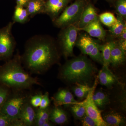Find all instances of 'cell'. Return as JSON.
Listing matches in <instances>:
<instances>
[{
    "label": "cell",
    "mask_w": 126,
    "mask_h": 126,
    "mask_svg": "<svg viewBox=\"0 0 126 126\" xmlns=\"http://www.w3.org/2000/svg\"><path fill=\"white\" fill-rule=\"evenodd\" d=\"M21 57L22 64L30 73L40 75L59 63L60 54L53 39L48 35H37L26 41Z\"/></svg>",
    "instance_id": "6da1fadb"
},
{
    "label": "cell",
    "mask_w": 126,
    "mask_h": 126,
    "mask_svg": "<svg viewBox=\"0 0 126 126\" xmlns=\"http://www.w3.org/2000/svg\"><path fill=\"white\" fill-rule=\"evenodd\" d=\"M5 62L0 66V84L13 91H23L34 85H41L38 78L25 70L18 51Z\"/></svg>",
    "instance_id": "7a4b0ae2"
},
{
    "label": "cell",
    "mask_w": 126,
    "mask_h": 126,
    "mask_svg": "<svg viewBox=\"0 0 126 126\" xmlns=\"http://www.w3.org/2000/svg\"><path fill=\"white\" fill-rule=\"evenodd\" d=\"M96 68L85 56H79L67 61L61 67L59 77L69 83L87 84L93 81Z\"/></svg>",
    "instance_id": "3957f363"
},
{
    "label": "cell",
    "mask_w": 126,
    "mask_h": 126,
    "mask_svg": "<svg viewBox=\"0 0 126 126\" xmlns=\"http://www.w3.org/2000/svg\"><path fill=\"white\" fill-rule=\"evenodd\" d=\"M88 2V0H76L67 6L58 17L53 21L54 25L63 29L76 25L81 18L84 9Z\"/></svg>",
    "instance_id": "277c9868"
},
{
    "label": "cell",
    "mask_w": 126,
    "mask_h": 126,
    "mask_svg": "<svg viewBox=\"0 0 126 126\" xmlns=\"http://www.w3.org/2000/svg\"><path fill=\"white\" fill-rule=\"evenodd\" d=\"M9 94L4 103L0 108V112L12 120L19 119L21 109L30 96L23 91H13Z\"/></svg>",
    "instance_id": "5b68a950"
},
{
    "label": "cell",
    "mask_w": 126,
    "mask_h": 126,
    "mask_svg": "<svg viewBox=\"0 0 126 126\" xmlns=\"http://www.w3.org/2000/svg\"><path fill=\"white\" fill-rule=\"evenodd\" d=\"M58 36V44L62 54L65 58L72 56L73 48L78 39V28L72 25L61 29Z\"/></svg>",
    "instance_id": "8992f818"
},
{
    "label": "cell",
    "mask_w": 126,
    "mask_h": 126,
    "mask_svg": "<svg viewBox=\"0 0 126 126\" xmlns=\"http://www.w3.org/2000/svg\"><path fill=\"white\" fill-rule=\"evenodd\" d=\"M14 24L9 22L0 29V61H6L13 57L16 44L12 32Z\"/></svg>",
    "instance_id": "52a82bcc"
},
{
    "label": "cell",
    "mask_w": 126,
    "mask_h": 126,
    "mask_svg": "<svg viewBox=\"0 0 126 126\" xmlns=\"http://www.w3.org/2000/svg\"><path fill=\"white\" fill-rule=\"evenodd\" d=\"M97 80L94 81L93 86L92 87L88 94L82 102L78 103L82 105L86 109V114L95 122L97 126H109L103 118L101 111L94 103L93 99V96L97 85Z\"/></svg>",
    "instance_id": "ba28073f"
},
{
    "label": "cell",
    "mask_w": 126,
    "mask_h": 126,
    "mask_svg": "<svg viewBox=\"0 0 126 126\" xmlns=\"http://www.w3.org/2000/svg\"><path fill=\"white\" fill-rule=\"evenodd\" d=\"M72 0H46L44 14H47L54 21L68 6Z\"/></svg>",
    "instance_id": "9c48e42d"
},
{
    "label": "cell",
    "mask_w": 126,
    "mask_h": 126,
    "mask_svg": "<svg viewBox=\"0 0 126 126\" xmlns=\"http://www.w3.org/2000/svg\"><path fill=\"white\" fill-rule=\"evenodd\" d=\"M98 19V16L96 9L92 3L88 2L79 20L75 25L78 29H81Z\"/></svg>",
    "instance_id": "30bf717a"
},
{
    "label": "cell",
    "mask_w": 126,
    "mask_h": 126,
    "mask_svg": "<svg viewBox=\"0 0 126 126\" xmlns=\"http://www.w3.org/2000/svg\"><path fill=\"white\" fill-rule=\"evenodd\" d=\"M78 29L79 31L86 32L90 36L97 38L100 40H104L106 37V31L102 26L99 19Z\"/></svg>",
    "instance_id": "8fae6325"
},
{
    "label": "cell",
    "mask_w": 126,
    "mask_h": 126,
    "mask_svg": "<svg viewBox=\"0 0 126 126\" xmlns=\"http://www.w3.org/2000/svg\"><path fill=\"white\" fill-rule=\"evenodd\" d=\"M97 41L86 33L81 34L78 37L75 46L84 54L89 55L92 51Z\"/></svg>",
    "instance_id": "7c38bea8"
},
{
    "label": "cell",
    "mask_w": 126,
    "mask_h": 126,
    "mask_svg": "<svg viewBox=\"0 0 126 126\" xmlns=\"http://www.w3.org/2000/svg\"><path fill=\"white\" fill-rule=\"evenodd\" d=\"M29 99L24 104L20 115L19 119L24 122L25 126H34L35 121L36 108L32 106Z\"/></svg>",
    "instance_id": "4fadbf2b"
},
{
    "label": "cell",
    "mask_w": 126,
    "mask_h": 126,
    "mask_svg": "<svg viewBox=\"0 0 126 126\" xmlns=\"http://www.w3.org/2000/svg\"><path fill=\"white\" fill-rule=\"evenodd\" d=\"M53 100L55 106L72 105L78 102L70 91L65 89L59 90L53 97Z\"/></svg>",
    "instance_id": "5bb4252c"
},
{
    "label": "cell",
    "mask_w": 126,
    "mask_h": 126,
    "mask_svg": "<svg viewBox=\"0 0 126 126\" xmlns=\"http://www.w3.org/2000/svg\"><path fill=\"white\" fill-rule=\"evenodd\" d=\"M98 80L100 84L108 88H110L117 83L118 81L115 75L107 66L103 65L98 73Z\"/></svg>",
    "instance_id": "9a60e30c"
},
{
    "label": "cell",
    "mask_w": 126,
    "mask_h": 126,
    "mask_svg": "<svg viewBox=\"0 0 126 126\" xmlns=\"http://www.w3.org/2000/svg\"><path fill=\"white\" fill-rule=\"evenodd\" d=\"M126 58V52L119 46L117 41H114L111 51L110 64L114 67L119 66L124 63Z\"/></svg>",
    "instance_id": "2e32d148"
},
{
    "label": "cell",
    "mask_w": 126,
    "mask_h": 126,
    "mask_svg": "<svg viewBox=\"0 0 126 126\" xmlns=\"http://www.w3.org/2000/svg\"><path fill=\"white\" fill-rule=\"evenodd\" d=\"M46 0H29L26 9L30 18L41 14H44Z\"/></svg>",
    "instance_id": "e0dca14e"
},
{
    "label": "cell",
    "mask_w": 126,
    "mask_h": 126,
    "mask_svg": "<svg viewBox=\"0 0 126 126\" xmlns=\"http://www.w3.org/2000/svg\"><path fill=\"white\" fill-rule=\"evenodd\" d=\"M68 116L66 112L60 106H55L51 109L49 121L54 124L62 125L67 122Z\"/></svg>",
    "instance_id": "ac0fdd59"
},
{
    "label": "cell",
    "mask_w": 126,
    "mask_h": 126,
    "mask_svg": "<svg viewBox=\"0 0 126 126\" xmlns=\"http://www.w3.org/2000/svg\"><path fill=\"white\" fill-rule=\"evenodd\" d=\"M102 117L109 126H124L126 123L125 118L118 113L113 111L105 113Z\"/></svg>",
    "instance_id": "d6986e66"
},
{
    "label": "cell",
    "mask_w": 126,
    "mask_h": 126,
    "mask_svg": "<svg viewBox=\"0 0 126 126\" xmlns=\"http://www.w3.org/2000/svg\"><path fill=\"white\" fill-rule=\"evenodd\" d=\"M30 18L25 8L19 5H16L15 7L12 18L14 23H17L20 24H25L29 21Z\"/></svg>",
    "instance_id": "ffe728a7"
},
{
    "label": "cell",
    "mask_w": 126,
    "mask_h": 126,
    "mask_svg": "<svg viewBox=\"0 0 126 126\" xmlns=\"http://www.w3.org/2000/svg\"><path fill=\"white\" fill-rule=\"evenodd\" d=\"M50 111L49 107L44 109L36 108L34 126H43L45 123L49 121Z\"/></svg>",
    "instance_id": "44dd1931"
},
{
    "label": "cell",
    "mask_w": 126,
    "mask_h": 126,
    "mask_svg": "<svg viewBox=\"0 0 126 126\" xmlns=\"http://www.w3.org/2000/svg\"><path fill=\"white\" fill-rule=\"evenodd\" d=\"M114 42V41H111L107 42L102 45L99 44V49L102 52L103 65L109 67L110 65L111 51Z\"/></svg>",
    "instance_id": "7402d4cb"
},
{
    "label": "cell",
    "mask_w": 126,
    "mask_h": 126,
    "mask_svg": "<svg viewBox=\"0 0 126 126\" xmlns=\"http://www.w3.org/2000/svg\"><path fill=\"white\" fill-rule=\"evenodd\" d=\"M117 21L115 24L109 27V31L111 35L113 37L118 38L120 36L124 27L126 26L124 19L118 16Z\"/></svg>",
    "instance_id": "603a6c76"
},
{
    "label": "cell",
    "mask_w": 126,
    "mask_h": 126,
    "mask_svg": "<svg viewBox=\"0 0 126 126\" xmlns=\"http://www.w3.org/2000/svg\"><path fill=\"white\" fill-rule=\"evenodd\" d=\"M75 84L76 86L73 87L72 89L75 96L80 99L86 98L92 87H90L87 84L79 83H77Z\"/></svg>",
    "instance_id": "cb8c5ba5"
},
{
    "label": "cell",
    "mask_w": 126,
    "mask_h": 126,
    "mask_svg": "<svg viewBox=\"0 0 126 126\" xmlns=\"http://www.w3.org/2000/svg\"><path fill=\"white\" fill-rule=\"evenodd\" d=\"M100 22L106 26L110 27L115 24L117 21V18L112 13L106 12L98 16Z\"/></svg>",
    "instance_id": "d4e9b609"
},
{
    "label": "cell",
    "mask_w": 126,
    "mask_h": 126,
    "mask_svg": "<svg viewBox=\"0 0 126 126\" xmlns=\"http://www.w3.org/2000/svg\"><path fill=\"white\" fill-rule=\"evenodd\" d=\"M78 102L72 104L73 106L70 109L75 117L77 119H81L86 114V109L83 106Z\"/></svg>",
    "instance_id": "484cf974"
},
{
    "label": "cell",
    "mask_w": 126,
    "mask_h": 126,
    "mask_svg": "<svg viewBox=\"0 0 126 126\" xmlns=\"http://www.w3.org/2000/svg\"><path fill=\"white\" fill-rule=\"evenodd\" d=\"M115 8L118 16L125 19L126 17V0H116Z\"/></svg>",
    "instance_id": "4316f807"
},
{
    "label": "cell",
    "mask_w": 126,
    "mask_h": 126,
    "mask_svg": "<svg viewBox=\"0 0 126 126\" xmlns=\"http://www.w3.org/2000/svg\"><path fill=\"white\" fill-rule=\"evenodd\" d=\"M89 56L94 61H97L103 64V60L101 52L99 48V44L97 42L96 45L94 48L93 49L90 53Z\"/></svg>",
    "instance_id": "83f0119b"
},
{
    "label": "cell",
    "mask_w": 126,
    "mask_h": 126,
    "mask_svg": "<svg viewBox=\"0 0 126 126\" xmlns=\"http://www.w3.org/2000/svg\"><path fill=\"white\" fill-rule=\"evenodd\" d=\"M94 94L99 100L100 104V108H103L106 105L108 104L109 102V99L105 93L101 90H98L94 93Z\"/></svg>",
    "instance_id": "f1b7e54d"
},
{
    "label": "cell",
    "mask_w": 126,
    "mask_h": 126,
    "mask_svg": "<svg viewBox=\"0 0 126 126\" xmlns=\"http://www.w3.org/2000/svg\"><path fill=\"white\" fill-rule=\"evenodd\" d=\"M10 93V89L0 84V108L4 103Z\"/></svg>",
    "instance_id": "f546056e"
},
{
    "label": "cell",
    "mask_w": 126,
    "mask_h": 126,
    "mask_svg": "<svg viewBox=\"0 0 126 126\" xmlns=\"http://www.w3.org/2000/svg\"><path fill=\"white\" fill-rule=\"evenodd\" d=\"M43 95L42 94L40 93L30 97V102L32 106L35 108L39 107Z\"/></svg>",
    "instance_id": "4dcf8cb0"
},
{
    "label": "cell",
    "mask_w": 126,
    "mask_h": 126,
    "mask_svg": "<svg viewBox=\"0 0 126 126\" xmlns=\"http://www.w3.org/2000/svg\"><path fill=\"white\" fill-rule=\"evenodd\" d=\"M50 101L49 97V93L48 92L45 93L43 94L42 99L39 108L44 109L48 107Z\"/></svg>",
    "instance_id": "1f68e13d"
},
{
    "label": "cell",
    "mask_w": 126,
    "mask_h": 126,
    "mask_svg": "<svg viewBox=\"0 0 126 126\" xmlns=\"http://www.w3.org/2000/svg\"><path fill=\"white\" fill-rule=\"evenodd\" d=\"M81 119L83 126H97L94 120L86 114Z\"/></svg>",
    "instance_id": "d6a6232c"
},
{
    "label": "cell",
    "mask_w": 126,
    "mask_h": 126,
    "mask_svg": "<svg viewBox=\"0 0 126 126\" xmlns=\"http://www.w3.org/2000/svg\"><path fill=\"white\" fill-rule=\"evenodd\" d=\"M13 120L0 112V126H11Z\"/></svg>",
    "instance_id": "836d02e7"
},
{
    "label": "cell",
    "mask_w": 126,
    "mask_h": 126,
    "mask_svg": "<svg viewBox=\"0 0 126 126\" xmlns=\"http://www.w3.org/2000/svg\"><path fill=\"white\" fill-rule=\"evenodd\" d=\"M11 126H25L24 122L20 119L13 120Z\"/></svg>",
    "instance_id": "e575fe53"
},
{
    "label": "cell",
    "mask_w": 126,
    "mask_h": 126,
    "mask_svg": "<svg viewBox=\"0 0 126 126\" xmlns=\"http://www.w3.org/2000/svg\"><path fill=\"white\" fill-rule=\"evenodd\" d=\"M118 38L119 40L118 41L119 42H122L126 41V26L124 27L122 32Z\"/></svg>",
    "instance_id": "d590c367"
},
{
    "label": "cell",
    "mask_w": 126,
    "mask_h": 126,
    "mask_svg": "<svg viewBox=\"0 0 126 126\" xmlns=\"http://www.w3.org/2000/svg\"><path fill=\"white\" fill-rule=\"evenodd\" d=\"M29 0H16V5L25 8Z\"/></svg>",
    "instance_id": "8d00e7d4"
},
{
    "label": "cell",
    "mask_w": 126,
    "mask_h": 126,
    "mask_svg": "<svg viewBox=\"0 0 126 126\" xmlns=\"http://www.w3.org/2000/svg\"><path fill=\"white\" fill-rule=\"evenodd\" d=\"M54 126V123L52 122H50L49 121H48L46 123H45L44 124L43 126Z\"/></svg>",
    "instance_id": "74e56055"
},
{
    "label": "cell",
    "mask_w": 126,
    "mask_h": 126,
    "mask_svg": "<svg viewBox=\"0 0 126 126\" xmlns=\"http://www.w3.org/2000/svg\"><path fill=\"white\" fill-rule=\"evenodd\" d=\"M96 1L98 0H96ZM106 0L108 1H114L115 0Z\"/></svg>",
    "instance_id": "f35d334b"
}]
</instances>
